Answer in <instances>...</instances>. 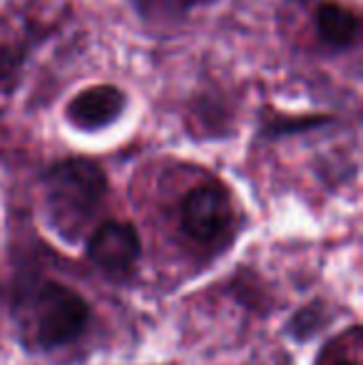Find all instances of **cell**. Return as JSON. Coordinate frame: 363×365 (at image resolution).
Wrapping results in <instances>:
<instances>
[{"label":"cell","mask_w":363,"mask_h":365,"mask_svg":"<svg viewBox=\"0 0 363 365\" xmlns=\"http://www.w3.org/2000/svg\"><path fill=\"white\" fill-rule=\"evenodd\" d=\"M107 194L105 172L90 159H68L45 174V209L60 236L75 239Z\"/></svg>","instance_id":"cell-1"},{"label":"cell","mask_w":363,"mask_h":365,"mask_svg":"<svg viewBox=\"0 0 363 365\" xmlns=\"http://www.w3.org/2000/svg\"><path fill=\"white\" fill-rule=\"evenodd\" d=\"M38 341L43 348L68 346L85 331L90 321V306L83 296L63 284H45L35 301Z\"/></svg>","instance_id":"cell-2"},{"label":"cell","mask_w":363,"mask_h":365,"mask_svg":"<svg viewBox=\"0 0 363 365\" xmlns=\"http://www.w3.org/2000/svg\"><path fill=\"white\" fill-rule=\"evenodd\" d=\"M232 202L219 184H199L182 202V226L199 244L224 239L232 226Z\"/></svg>","instance_id":"cell-3"},{"label":"cell","mask_w":363,"mask_h":365,"mask_svg":"<svg viewBox=\"0 0 363 365\" xmlns=\"http://www.w3.org/2000/svg\"><path fill=\"white\" fill-rule=\"evenodd\" d=\"M142 254L140 234L127 221H107L88 241L90 261L107 276H127Z\"/></svg>","instance_id":"cell-4"},{"label":"cell","mask_w":363,"mask_h":365,"mask_svg":"<svg viewBox=\"0 0 363 365\" xmlns=\"http://www.w3.org/2000/svg\"><path fill=\"white\" fill-rule=\"evenodd\" d=\"M125 107V97L117 87L112 85H97L90 90L80 92L68 107L70 122L85 130H97L115 120Z\"/></svg>","instance_id":"cell-5"},{"label":"cell","mask_w":363,"mask_h":365,"mask_svg":"<svg viewBox=\"0 0 363 365\" xmlns=\"http://www.w3.org/2000/svg\"><path fill=\"white\" fill-rule=\"evenodd\" d=\"M316 28L324 43L334 48H346L359 38V15L341 3H321L316 10Z\"/></svg>","instance_id":"cell-6"},{"label":"cell","mask_w":363,"mask_h":365,"mask_svg":"<svg viewBox=\"0 0 363 365\" xmlns=\"http://www.w3.org/2000/svg\"><path fill=\"white\" fill-rule=\"evenodd\" d=\"M177 5H182V8H189V5H194V3H202V0H175Z\"/></svg>","instance_id":"cell-7"},{"label":"cell","mask_w":363,"mask_h":365,"mask_svg":"<svg viewBox=\"0 0 363 365\" xmlns=\"http://www.w3.org/2000/svg\"><path fill=\"white\" fill-rule=\"evenodd\" d=\"M334 365H359V363H356V361H336Z\"/></svg>","instance_id":"cell-8"}]
</instances>
